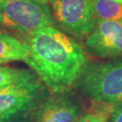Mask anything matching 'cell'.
I'll return each instance as SVG.
<instances>
[{
  "label": "cell",
  "instance_id": "obj_7",
  "mask_svg": "<svg viewBox=\"0 0 122 122\" xmlns=\"http://www.w3.org/2000/svg\"><path fill=\"white\" fill-rule=\"evenodd\" d=\"M40 81L30 86L0 92V121L25 116L38 104L48 90Z\"/></svg>",
  "mask_w": 122,
  "mask_h": 122
},
{
  "label": "cell",
  "instance_id": "obj_11",
  "mask_svg": "<svg viewBox=\"0 0 122 122\" xmlns=\"http://www.w3.org/2000/svg\"><path fill=\"white\" fill-rule=\"evenodd\" d=\"M90 103L82 122H109V112L113 104L95 101H90Z\"/></svg>",
  "mask_w": 122,
  "mask_h": 122
},
{
  "label": "cell",
  "instance_id": "obj_14",
  "mask_svg": "<svg viewBox=\"0 0 122 122\" xmlns=\"http://www.w3.org/2000/svg\"><path fill=\"white\" fill-rule=\"evenodd\" d=\"M114 1H116V2H118V3H120V4H122V0H114Z\"/></svg>",
  "mask_w": 122,
  "mask_h": 122
},
{
  "label": "cell",
  "instance_id": "obj_3",
  "mask_svg": "<svg viewBox=\"0 0 122 122\" xmlns=\"http://www.w3.org/2000/svg\"><path fill=\"white\" fill-rule=\"evenodd\" d=\"M0 25L22 35L34 33L54 21L48 2L43 0H0Z\"/></svg>",
  "mask_w": 122,
  "mask_h": 122
},
{
  "label": "cell",
  "instance_id": "obj_17",
  "mask_svg": "<svg viewBox=\"0 0 122 122\" xmlns=\"http://www.w3.org/2000/svg\"><path fill=\"white\" fill-rule=\"evenodd\" d=\"M0 31H1V28H0Z\"/></svg>",
  "mask_w": 122,
  "mask_h": 122
},
{
  "label": "cell",
  "instance_id": "obj_5",
  "mask_svg": "<svg viewBox=\"0 0 122 122\" xmlns=\"http://www.w3.org/2000/svg\"><path fill=\"white\" fill-rule=\"evenodd\" d=\"M87 108L71 91L49 92L26 116L28 122H76Z\"/></svg>",
  "mask_w": 122,
  "mask_h": 122
},
{
  "label": "cell",
  "instance_id": "obj_8",
  "mask_svg": "<svg viewBox=\"0 0 122 122\" xmlns=\"http://www.w3.org/2000/svg\"><path fill=\"white\" fill-rule=\"evenodd\" d=\"M29 52V45L24 39L0 32V64L15 61L26 62Z\"/></svg>",
  "mask_w": 122,
  "mask_h": 122
},
{
  "label": "cell",
  "instance_id": "obj_9",
  "mask_svg": "<svg viewBox=\"0 0 122 122\" xmlns=\"http://www.w3.org/2000/svg\"><path fill=\"white\" fill-rule=\"evenodd\" d=\"M40 81L39 77L31 71L0 65V92L30 86Z\"/></svg>",
  "mask_w": 122,
  "mask_h": 122
},
{
  "label": "cell",
  "instance_id": "obj_12",
  "mask_svg": "<svg viewBox=\"0 0 122 122\" xmlns=\"http://www.w3.org/2000/svg\"><path fill=\"white\" fill-rule=\"evenodd\" d=\"M109 122H122V103L112 105L109 112Z\"/></svg>",
  "mask_w": 122,
  "mask_h": 122
},
{
  "label": "cell",
  "instance_id": "obj_4",
  "mask_svg": "<svg viewBox=\"0 0 122 122\" xmlns=\"http://www.w3.org/2000/svg\"><path fill=\"white\" fill-rule=\"evenodd\" d=\"M54 25L78 42H84L97 19L92 0H48Z\"/></svg>",
  "mask_w": 122,
  "mask_h": 122
},
{
  "label": "cell",
  "instance_id": "obj_16",
  "mask_svg": "<svg viewBox=\"0 0 122 122\" xmlns=\"http://www.w3.org/2000/svg\"><path fill=\"white\" fill-rule=\"evenodd\" d=\"M43 1H45V2H47V1H48V0H43Z\"/></svg>",
  "mask_w": 122,
  "mask_h": 122
},
{
  "label": "cell",
  "instance_id": "obj_10",
  "mask_svg": "<svg viewBox=\"0 0 122 122\" xmlns=\"http://www.w3.org/2000/svg\"><path fill=\"white\" fill-rule=\"evenodd\" d=\"M97 20L122 21V4L114 0H92Z\"/></svg>",
  "mask_w": 122,
  "mask_h": 122
},
{
  "label": "cell",
  "instance_id": "obj_1",
  "mask_svg": "<svg viewBox=\"0 0 122 122\" xmlns=\"http://www.w3.org/2000/svg\"><path fill=\"white\" fill-rule=\"evenodd\" d=\"M24 37L30 48L25 63L49 92L71 91L90 61L81 44L55 26H46Z\"/></svg>",
  "mask_w": 122,
  "mask_h": 122
},
{
  "label": "cell",
  "instance_id": "obj_2",
  "mask_svg": "<svg viewBox=\"0 0 122 122\" xmlns=\"http://www.w3.org/2000/svg\"><path fill=\"white\" fill-rule=\"evenodd\" d=\"M72 91L89 101L122 103V60L89 61Z\"/></svg>",
  "mask_w": 122,
  "mask_h": 122
},
{
  "label": "cell",
  "instance_id": "obj_13",
  "mask_svg": "<svg viewBox=\"0 0 122 122\" xmlns=\"http://www.w3.org/2000/svg\"><path fill=\"white\" fill-rule=\"evenodd\" d=\"M83 117H84V115H82V116H81V118H79V119H78V120H77L76 122H82V121H83Z\"/></svg>",
  "mask_w": 122,
  "mask_h": 122
},
{
  "label": "cell",
  "instance_id": "obj_6",
  "mask_svg": "<svg viewBox=\"0 0 122 122\" xmlns=\"http://www.w3.org/2000/svg\"><path fill=\"white\" fill-rule=\"evenodd\" d=\"M88 55L104 60H122V21L97 20L83 42Z\"/></svg>",
  "mask_w": 122,
  "mask_h": 122
},
{
  "label": "cell",
  "instance_id": "obj_15",
  "mask_svg": "<svg viewBox=\"0 0 122 122\" xmlns=\"http://www.w3.org/2000/svg\"><path fill=\"white\" fill-rule=\"evenodd\" d=\"M0 122H9V120H5V121H0Z\"/></svg>",
  "mask_w": 122,
  "mask_h": 122
}]
</instances>
